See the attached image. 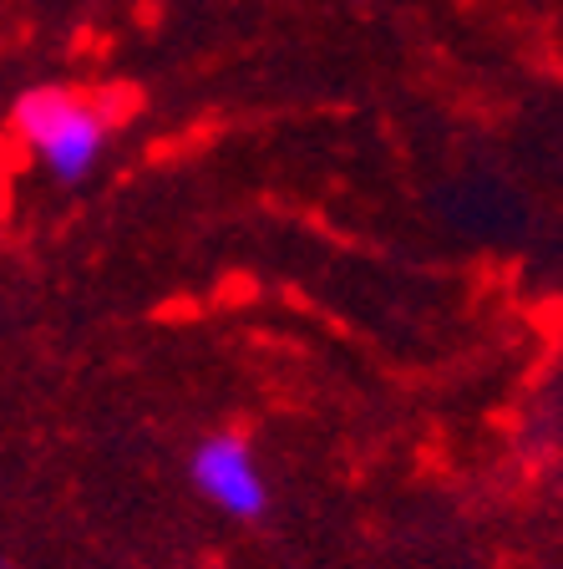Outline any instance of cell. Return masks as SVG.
<instances>
[{
    "mask_svg": "<svg viewBox=\"0 0 563 569\" xmlns=\"http://www.w3.org/2000/svg\"><path fill=\"white\" fill-rule=\"evenodd\" d=\"M0 569H11V565H6V559H0Z\"/></svg>",
    "mask_w": 563,
    "mask_h": 569,
    "instance_id": "cell-3",
    "label": "cell"
},
{
    "mask_svg": "<svg viewBox=\"0 0 563 569\" xmlns=\"http://www.w3.org/2000/svg\"><path fill=\"white\" fill-rule=\"evenodd\" d=\"M188 483L203 503L234 523H259L270 513V478L254 442L239 432H203L188 452Z\"/></svg>",
    "mask_w": 563,
    "mask_h": 569,
    "instance_id": "cell-2",
    "label": "cell"
},
{
    "mask_svg": "<svg viewBox=\"0 0 563 569\" xmlns=\"http://www.w3.org/2000/svg\"><path fill=\"white\" fill-rule=\"evenodd\" d=\"M11 128L21 138L36 173L57 189H82L112 148V118L97 97L77 87H26L11 107Z\"/></svg>",
    "mask_w": 563,
    "mask_h": 569,
    "instance_id": "cell-1",
    "label": "cell"
}]
</instances>
